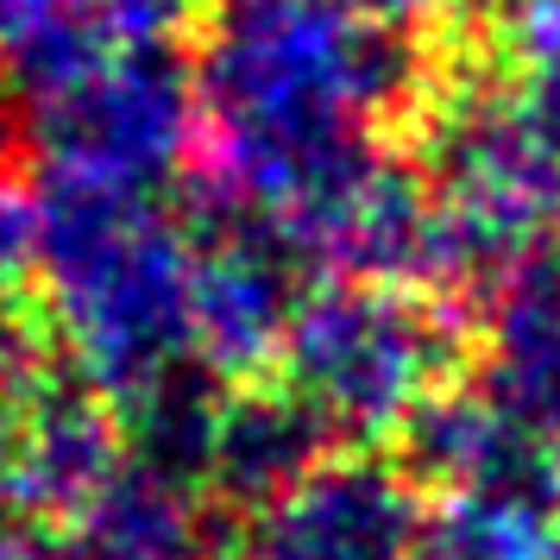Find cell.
<instances>
[{
    "mask_svg": "<svg viewBox=\"0 0 560 560\" xmlns=\"http://www.w3.org/2000/svg\"><path fill=\"white\" fill-rule=\"evenodd\" d=\"M196 196L296 221L429 107L422 32H384L340 0H208L196 20Z\"/></svg>",
    "mask_w": 560,
    "mask_h": 560,
    "instance_id": "1",
    "label": "cell"
},
{
    "mask_svg": "<svg viewBox=\"0 0 560 560\" xmlns=\"http://www.w3.org/2000/svg\"><path fill=\"white\" fill-rule=\"evenodd\" d=\"M38 208L45 228H38L32 315L77 372L70 384L120 409L158 378H171L177 365H189L196 233L177 208L139 196H89V189H38Z\"/></svg>",
    "mask_w": 560,
    "mask_h": 560,
    "instance_id": "2",
    "label": "cell"
},
{
    "mask_svg": "<svg viewBox=\"0 0 560 560\" xmlns=\"http://www.w3.org/2000/svg\"><path fill=\"white\" fill-rule=\"evenodd\" d=\"M0 82L38 158V189L164 202L196 158V82L183 45H114L82 13L13 45Z\"/></svg>",
    "mask_w": 560,
    "mask_h": 560,
    "instance_id": "3",
    "label": "cell"
},
{
    "mask_svg": "<svg viewBox=\"0 0 560 560\" xmlns=\"http://www.w3.org/2000/svg\"><path fill=\"white\" fill-rule=\"evenodd\" d=\"M466 328L459 308L404 283L315 278L283 328L278 384L328 441H390L434 390H447Z\"/></svg>",
    "mask_w": 560,
    "mask_h": 560,
    "instance_id": "4",
    "label": "cell"
},
{
    "mask_svg": "<svg viewBox=\"0 0 560 560\" xmlns=\"http://www.w3.org/2000/svg\"><path fill=\"white\" fill-rule=\"evenodd\" d=\"M189 233H196V278H189L196 365H208L221 384H253L265 365H278L283 328L315 278L290 253V240L246 208L196 196Z\"/></svg>",
    "mask_w": 560,
    "mask_h": 560,
    "instance_id": "5",
    "label": "cell"
},
{
    "mask_svg": "<svg viewBox=\"0 0 560 560\" xmlns=\"http://www.w3.org/2000/svg\"><path fill=\"white\" fill-rule=\"evenodd\" d=\"M422 491L372 447L328 454L246 523L240 560H409L422 535Z\"/></svg>",
    "mask_w": 560,
    "mask_h": 560,
    "instance_id": "6",
    "label": "cell"
},
{
    "mask_svg": "<svg viewBox=\"0 0 560 560\" xmlns=\"http://www.w3.org/2000/svg\"><path fill=\"white\" fill-rule=\"evenodd\" d=\"M397 466L416 491L441 498H535L555 504L560 454L516 416L485 397L479 384H447L397 429Z\"/></svg>",
    "mask_w": 560,
    "mask_h": 560,
    "instance_id": "7",
    "label": "cell"
},
{
    "mask_svg": "<svg viewBox=\"0 0 560 560\" xmlns=\"http://www.w3.org/2000/svg\"><path fill=\"white\" fill-rule=\"evenodd\" d=\"M479 390L548 447L560 441V233L510 258L479 296Z\"/></svg>",
    "mask_w": 560,
    "mask_h": 560,
    "instance_id": "8",
    "label": "cell"
},
{
    "mask_svg": "<svg viewBox=\"0 0 560 560\" xmlns=\"http://www.w3.org/2000/svg\"><path fill=\"white\" fill-rule=\"evenodd\" d=\"M13 466H20V516H38V529H63L127 466L120 416L82 384L45 378L13 409Z\"/></svg>",
    "mask_w": 560,
    "mask_h": 560,
    "instance_id": "9",
    "label": "cell"
},
{
    "mask_svg": "<svg viewBox=\"0 0 560 560\" xmlns=\"http://www.w3.org/2000/svg\"><path fill=\"white\" fill-rule=\"evenodd\" d=\"M328 454H334L328 429L283 384H228L202 491H208V504L258 516Z\"/></svg>",
    "mask_w": 560,
    "mask_h": 560,
    "instance_id": "10",
    "label": "cell"
},
{
    "mask_svg": "<svg viewBox=\"0 0 560 560\" xmlns=\"http://www.w3.org/2000/svg\"><path fill=\"white\" fill-rule=\"evenodd\" d=\"M63 529L95 560H221V548H228L208 491L164 479L139 459H127L102 485V498Z\"/></svg>",
    "mask_w": 560,
    "mask_h": 560,
    "instance_id": "11",
    "label": "cell"
},
{
    "mask_svg": "<svg viewBox=\"0 0 560 560\" xmlns=\"http://www.w3.org/2000/svg\"><path fill=\"white\" fill-rule=\"evenodd\" d=\"M221 397L228 384L214 378L208 365H177L171 378H158L152 390H139L132 404H120V441H127V459L152 466L164 479L196 485L202 491L208 472V447H214V422H221Z\"/></svg>",
    "mask_w": 560,
    "mask_h": 560,
    "instance_id": "12",
    "label": "cell"
},
{
    "mask_svg": "<svg viewBox=\"0 0 560 560\" xmlns=\"http://www.w3.org/2000/svg\"><path fill=\"white\" fill-rule=\"evenodd\" d=\"M409 560H560V510L535 498H441Z\"/></svg>",
    "mask_w": 560,
    "mask_h": 560,
    "instance_id": "13",
    "label": "cell"
},
{
    "mask_svg": "<svg viewBox=\"0 0 560 560\" xmlns=\"http://www.w3.org/2000/svg\"><path fill=\"white\" fill-rule=\"evenodd\" d=\"M89 20L114 45H183V32L202 20V0H95Z\"/></svg>",
    "mask_w": 560,
    "mask_h": 560,
    "instance_id": "14",
    "label": "cell"
},
{
    "mask_svg": "<svg viewBox=\"0 0 560 560\" xmlns=\"http://www.w3.org/2000/svg\"><path fill=\"white\" fill-rule=\"evenodd\" d=\"M38 228H45L38 189L0 171V296L32 283V271H38Z\"/></svg>",
    "mask_w": 560,
    "mask_h": 560,
    "instance_id": "15",
    "label": "cell"
},
{
    "mask_svg": "<svg viewBox=\"0 0 560 560\" xmlns=\"http://www.w3.org/2000/svg\"><path fill=\"white\" fill-rule=\"evenodd\" d=\"M38 384H45V328L20 296H0V409H20Z\"/></svg>",
    "mask_w": 560,
    "mask_h": 560,
    "instance_id": "16",
    "label": "cell"
},
{
    "mask_svg": "<svg viewBox=\"0 0 560 560\" xmlns=\"http://www.w3.org/2000/svg\"><path fill=\"white\" fill-rule=\"evenodd\" d=\"M523 114H529L535 152H541V171H548V189H555V221H560V77H523Z\"/></svg>",
    "mask_w": 560,
    "mask_h": 560,
    "instance_id": "17",
    "label": "cell"
},
{
    "mask_svg": "<svg viewBox=\"0 0 560 560\" xmlns=\"http://www.w3.org/2000/svg\"><path fill=\"white\" fill-rule=\"evenodd\" d=\"M89 7L95 0H0V51H13V45H26L51 26H70Z\"/></svg>",
    "mask_w": 560,
    "mask_h": 560,
    "instance_id": "18",
    "label": "cell"
},
{
    "mask_svg": "<svg viewBox=\"0 0 560 560\" xmlns=\"http://www.w3.org/2000/svg\"><path fill=\"white\" fill-rule=\"evenodd\" d=\"M353 20L365 26H384V32H429L441 13H447V0H340Z\"/></svg>",
    "mask_w": 560,
    "mask_h": 560,
    "instance_id": "19",
    "label": "cell"
},
{
    "mask_svg": "<svg viewBox=\"0 0 560 560\" xmlns=\"http://www.w3.org/2000/svg\"><path fill=\"white\" fill-rule=\"evenodd\" d=\"M20 516V466H13V409H0V523Z\"/></svg>",
    "mask_w": 560,
    "mask_h": 560,
    "instance_id": "20",
    "label": "cell"
},
{
    "mask_svg": "<svg viewBox=\"0 0 560 560\" xmlns=\"http://www.w3.org/2000/svg\"><path fill=\"white\" fill-rule=\"evenodd\" d=\"M13 102H7V82H0V164H7V152H13Z\"/></svg>",
    "mask_w": 560,
    "mask_h": 560,
    "instance_id": "21",
    "label": "cell"
},
{
    "mask_svg": "<svg viewBox=\"0 0 560 560\" xmlns=\"http://www.w3.org/2000/svg\"><path fill=\"white\" fill-rule=\"evenodd\" d=\"M479 7H498V13H523L529 0H479Z\"/></svg>",
    "mask_w": 560,
    "mask_h": 560,
    "instance_id": "22",
    "label": "cell"
},
{
    "mask_svg": "<svg viewBox=\"0 0 560 560\" xmlns=\"http://www.w3.org/2000/svg\"><path fill=\"white\" fill-rule=\"evenodd\" d=\"M555 510H560V472H555Z\"/></svg>",
    "mask_w": 560,
    "mask_h": 560,
    "instance_id": "23",
    "label": "cell"
}]
</instances>
